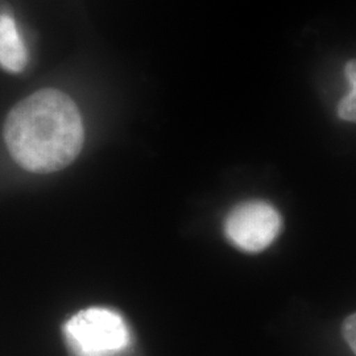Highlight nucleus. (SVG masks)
Returning a JSON list of instances; mask_svg holds the SVG:
<instances>
[{
    "label": "nucleus",
    "mask_w": 356,
    "mask_h": 356,
    "mask_svg": "<svg viewBox=\"0 0 356 356\" xmlns=\"http://www.w3.org/2000/svg\"><path fill=\"white\" fill-rule=\"evenodd\" d=\"M85 139L73 99L56 89L38 90L17 103L6 119L4 140L13 160L33 173L70 165Z\"/></svg>",
    "instance_id": "f257e3e1"
},
{
    "label": "nucleus",
    "mask_w": 356,
    "mask_h": 356,
    "mask_svg": "<svg viewBox=\"0 0 356 356\" xmlns=\"http://www.w3.org/2000/svg\"><path fill=\"white\" fill-rule=\"evenodd\" d=\"M65 337L76 356H118L129 344L124 319L104 307H90L72 317Z\"/></svg>",
    "instance_id": "f03ea898"
},
{
    "label": "nucleus",
    "mask_w": 356,
    "mask_h": 356,
    "mask_svg": "<svg viewBox=\"0 0 356 356\" xmlns=\"http://www.w3.org/2000/svg\"><path fill=\"white\" fill-rule=\"evenodd\" d=\"M281 216L272 204L264 201H248L238 204L229 213L225 232L236 248L256 254L264 251L277 238Z\"/></svg>",
    "instance_id": "7ed1b4c3"
},
{
    "label": "nucleus",
    "mask_w": 356,
    "mask_h": 356,
    "mask_svg": "<svg viewBox=\"0 0 356 356\" xmlns=\"http://www.w3.org/2000/svg\"><path fill=\"white\" fill-rule=\"evenodd\" d=\"M28 63V53L17 31L13 7L0 0V67L10 73H20Z\"/></svg>",
    "instance_id": "20e7f679"
},
{
    "label": "nucleus",
    "mask_w": 356,
    "mask_h": 356,
    "mask_svg": "<svg viewBox=\"0 0 356 356\" xmlns=\"http://www.w3.org/2000/svg\"><path fill=\"white\" fill-rule=\"evenodd\" d=\"M344 73L351 85V91L338 104V115L343 120L356 123V60L346 64Z\"/></svg>",
    "instance_id": "39448f33"
},
{
    "label": "nucleus",
    "mask_w": 356,
    "mask_h": 356,
    "mask_svg": "<svg viewBox=\"0 0 356 356\" xmlns=\"http://www.w3.org/2000/svg\"><path fill=\"white\" fill-rule=\"evenodd\" d=\"M342 332L346 342L356 355V313L344 319Z\"/></svg>",
    "instance_id": "423d86ee"
}]
</instances>
